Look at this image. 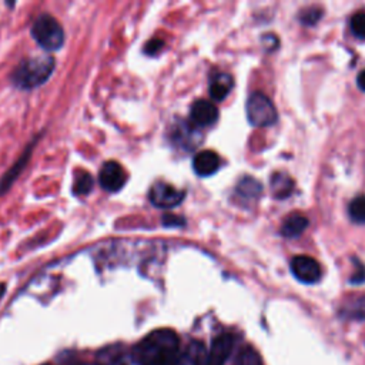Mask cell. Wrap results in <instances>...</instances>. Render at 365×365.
Instances as JSON below:
<instances>
[{"instance_id": "2e32d148", "label": "cell", "mask_w": 365, "mask_h": 365, "mask_svg": "<svg viewBox=\"0 0 365 365\" xmlns=\"http://www.w3.org/2000/svg\"><path fill=\"white\" fill-rule=\"evenodd\" d=\"M263 193V186L259 183V180L252 177H243L236 188V194L240 199L245 202H254L257 200Z\"/></svg>"}, {"instance_id": "44dd1931", "label": "cell", "mask_w": 365, "mask_h": 365, "mask_svg": "<svg viewBox=\"0 0 365 365\" xmlns=\"http://www.w3.org/2000/svg\"><path fill=\"white\" fill-rule=\"evenodd\" d=\"M234 365H264L260 354L252 348H244Z\"/></svg>"}, {"instance_id": "4316f807", "label": "cell", "mask_w": 365, "mask_h": 365, "mask_svg": "<svg viewBox=\"0 0 365 365\" xmlns=\"http://www.w3.org/2000/svg\"><path fill=\"white\" fill-rule=\"evenodd\" d=\"M357 84H358V88L365 92V70H362L358 77H357Z\"/></svg>"}, {"instance_id": "52a82bcc", "label": "cell", "mask_w": 365, "mask_h": 365, "mask_svg": "<svg viewBox=\"0 0 365 365\" xmlns=\"http://www.w3.org/2000/svg\"><path fill=\"white\" fill-rule=\"evenodd\" d=\"M127 181V173L117 161H107L103 164L99 173V183L103 190L108 193L120 191Z\"/></svg>"}, {"instance_id": "ac0fdd59", "label": "cell", "mask_w": 365, "mask_h": 365, "mask_svg": "<svg viewBox=\"0 0 365 365\" xmlns=\"http://www.w3.org/2000/svg\"><path fill=\"white\" fill-rule=\"evenodd\" d=\"M341 316L348 320L365 321V294L355 295L341 307Z\"/></svg>"}, {"instance_id": "ffe728a7", "label": "cell", "mask_w": 365, "mask_h": 365, "mask_svg": "<svg viewBox=\"0 0 365 365\" xmlns=\"http://www.w3.org/2000/svg\"><path fill=\"white\" fill-rule=\"evenodd\" d=\"M348 213L352 221L358 224H365V195L355 197L348 207Z\"/></svg>"}, {"instance_id": "8992f818", "label": "cell", "mask_w": 365, "mask_h": 365, "mask_svg": "<svg viewBox=\"0 0 365 365\" xmlns=\"http://www.w3.org/2000/svg\"><path fill=\"white\" fill-rule=\"evenodd\" d=\"M291 271L298 282L304 284H316L321 278L320 263L310 256H295L291 260Z\"/></svg>"}, {"instance_id": "f1b7e54d", "label": "cell", "mask_w": 365, "mask_h": 365, "mask_svg": "<svg viewBox=\"0 0 365 365\" xmlns=\"http://www.w3.org/2000/svg\"><path fill=\"white\" fill-rule=\"evenodd\" d=\"M88 365H96V364H88Z\"/></svg>"}, {"instance_id": "9c48e42d", "label": "cell", "mask_w": 365, "mask_h": 365, "mask_svg": "<svg viewBox=\"0 0 365 365\" xmlns=\"http://www.w3.org/2000/svg\"><path fill=\"white\" fill-rule=\"evenodd\" d=\"M190 119L195 127H209L218 120V108L207 100H197L190 108Z\"/></svg>"}, {"instance_id": "30bf717a", "label": "cell", "mask_w": 365, "mask_h": 365, "mask_svg": "<svg viewBox=\"0 0 365 365\" xmlns=\"http://www.w3.org/2000/svg\"><path fill=\"white\" fill-rule=\"evenodd\" d=\"M234 347V339L230 334H221L213 341L207 354L206 365H226Z\"/></svg>"}, {"instance_id": "484cf974", "label": "cell", "mask_w": 365, "mask_h": 365, "mask_svg": "<svg viewBox=\"0 0 365 365\" xmlns=\"http://www.w3.org/2000/svg\"><path fill=\"white\" fill-rule=\"evenodd\" d=\"M357 268H358V270H355V274H354V277L351 278V283L359 284V283H364V282H365V267H364L359 261H357Z\"/></svg>"}, {"instance_id": "5b68a950", "label": "cell", "mask_w": 365, "mask_h": 365, "mask_svg": "<svg viewBox=\"0 0 365 365\" xmlns=\"http://www.w3.org/2000/svg\"><path fill=\"white\" fill-rule=\"evenodd\" d=\"M184 197V191L167 183H156L149 193L150 203L157 209H175L183 203Z\"/></svg>"}, {"instance_id": "8fae6325", "label": "cell", "mask_w": 365, "mask_h": 365, "mask_svg": "<svg viewBox=\"0 0 365 365\" xmlns=\"http://www.w3.org/2000/svg\"><path fill=\"white\" fill-rule=\"evenodd\" d=\"M221 165L220 156L213 150H203L193 159L194 172L202 177H209L214 175Z\"/></svg>"}, {"instance_id": "4fadbf2b", "label": "cell", "mask_w": 365, "mask_h": 365, "mask_svg": "<svg viewBox=\"0 0 365 365\" xmlns=\"http://www.w3.org/2000/svg\"><path fill=\"white\" fill-rule=\"evenodd\" d=\"M233 86H234V80L230 74L217 73L210 80V88H209L210 96L216 102H222L230 95Z\"/></svg>"}, {"instance_id": "6da1fadb", "label": "cell", "mask_w": 365, "mask_h": 365, "mask_svg": "<svg viewBox=\"0 0 365 365\" xmlns=\"http://www.w3.org/2000/svg\"><path fill=\"white\" fill-rule=\"evenodd\" d=\"M134 352L143 365H177L179 336L173 330H156L136 347Z\"/></svg>"}, {"instance_id": "277c9868", "label": "cell", "mask_w": 365, "mask_h": 365, "mask_svg": "<svg viewBox=\"0 0 365 365\" xmlns=\"http://www.w3.org/2000/svg\"><path fill=\"white\" fill-rule=\"evenodd\" d=\"M247 119L248 122L256 127H268L277 123V110L273 102L260 92L252 93L245 106Z\"/></svg>"}, {"instance_id": "9a60e30c", "label": "cell", "mask_w": 365, "mask_h": 365, "mask_svg": "<svg viewBox=\"0 0 365 365\" xmlns=\"http://www.w3.org/2000/svg\"><path fill=\"white\" fill-rule=\"evenodd\" d=\"M270 186H271V191H273L274 197L278 200H283L291 195L294 190V180L287 173L277 172L271 176Z\"/></svg>"}, {"instance_id": "d6986e66", "label": "cell", "mask_w": 365, "mask_h": 365, "mask_svg": "<svg viewBox=\"0 0 365 365\" xmlns=\"http://www.w3.org/2000/svg\"><path fill=\"white\" fill-rule=\"evenodd\" d=\"M95 187V180L90 173L88 172H79L74 177L73 193L76 195H88Z\"/></svg>"}, {"instance_id": "83f0119b", "label": "cell", "mask_w": 365, "mask_h": 365, "mask_svg": "<svg viewBox=\"0 0 365 365\" xmlns=\"http://www.w3.org/2000/svg\"><path fill=\"white\" fill-rule=\"evenodd\" d=\"M5 293H6V286L3 283H0V301H2Z\"/></svg>"}, {"instance_id": "5bb4252c", "label": "cell", "mask_w": 365, "mask_h": 365, "mask_svg": "<svg viewBox=\"0 0 365 365\" xmlns=\"http://www.w3.org/2000/svg\"><path fill=\"white\" fill-rule=\"evenodd\" d=\"M308 224H310V221L304 214L291 213L282 224V236L286 238H297L307 230Z\"/></svg>"}, {"instance_id": "ba28073f", "label": "cell", "mask_w": 365, "mask_h": 365, "mask_svg": "<svg viewBox=\"0 0 365 365\" xmlns=\"http://www.w3.org/2000/svg\"><path fill=\"white\" fill-rule=\"evenodd\" d=\"M170 138L175 146L184 150H193L202 143V133L193 123L179 120L172 127Z\"/></svg>"}, {"instance_id": "7a4b0ae2", "label": "cell", "mask_w": 365, "mask_h": 365, "mask_svg": "<svg viewBox=\"0 0 365 365\" xmlns=\"http://www.w3.org/2000/svg\"><path fill=\"white\" fill-rule=\"evenodd\" d=\"M54 70V59L50 56H40L23 60L12 73V81L20 89H35L42 86Z\"/></svg>"}, {"instance_id": "e0dca14e", "label": "cell", "mask_w": 365, "mask_h": 365, "mask_svg": "<svg viewBox=\"0 0 365 365\" xmlns=\"http://www.w3.org/2000/svg\"><path fill=\"white\" fill-rule=\"evenodd\" d=\"M32 149H33V145L31 147H27V150L22 154V157L15 163V165L3 176V179L0 180V195H2L3 193H6L10 188V186L15 183L17 176L22 173V170L26 167L27 161H29V159H31Z\"/></svg>"}, {"instance_id": "3957f363", "label": "cell", "mask_w": 365, "mask_h": 365, "mask_svg": "<svg viewBox=\"0 0 365 365\" xmlns=\"http://www.w3.org/2000/svg\"><path fill=\"white\" fill-rule=\"evenodd\" d=\"M32 38L47 51L59 50L65 43V31L60 23L50 15L39 16L32 26Z\"/></svg>"}, {"instance_id": "cb8c5ba5", "label": "cell", "mask_w": 365, "mask_h": 365, "mask_svg": "<svg viewBox=\"0 0 365 365\" xmlns=\"http://www.w3.org/2000/svg\"><path fill=\"white\" fill-rule=\"evenodd\" d=\"M323 16V12L321 9L318 8H310V9H305L301 12L300 15V20L302 24H307V26H313L316 24Z\"/></svg>"}, {"instance_id": "7c38bea8", "label": "cell", "mask_w": 365, "mask_h": 365, "mask_svg": "<svg viewBox=\"0 0 365 365\" xmlns=\"http://www.w3.org/2000/svg\"><path fill=\"white\" fill-rule=\"evenodd\" d=\"M207 350L202 341L188 343L183 351H180L177 365H206Z\"/></svg>"}, {"instance_id": "7402d4cb", "label": "cell", "mask_w": 365, "mask_h": 365, "mask_svg": "<svg viewBox=\"0 0 365 365\" xmlns=\"http://www.w3.org/2000/svg\"><path fill=\"white\" fill-rule=\"evenodd\" d=\"M104 365H143L136 352H123L110 358Z\"/></svg>"}, {"instance_id": "d4e9b609", "label": "cell", "mask_w": 365, "mask_h": 365, "mask_svg": "<svg viewBox=\"0 0 365 365\" xmlns=\"http://www.w3.org/2000/svg\"><path fill=\"white\" fill-rule=\"evenodd\" d=\"M163 46H164L163 40H160V39H153V40H150V42L146 44V53H147V54H156V53H159V51L163 49Z\"/></svg>"}, {"instance_id": "603a6c76", "label": "cell", "mask_w": 365, "mask_h": 365, "mask_svg": "<svg viewBox=\"0 0 365 365\" xmlns=\"http://www.w3.org/2000/svg\"><path fill=\"white\" fill-rule=\"evenodd\" d=\"M351 31L355 38L365 39V13L358 12L351 17Z\"/></svg>"}]
</instances>
